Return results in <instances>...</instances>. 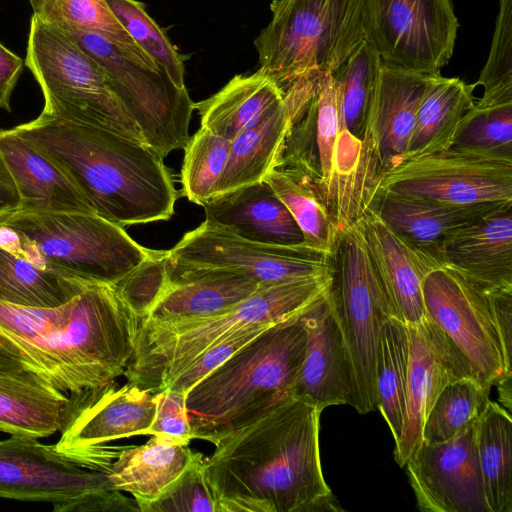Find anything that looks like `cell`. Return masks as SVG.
<instances>
[{"label":"cell","instance_id":"cell-1","mask_svg":"<svg viewBox=\"0 0 512 512\" xmlns=\"http://www.w3.org/2000/svg\"><path fill=\"white\" fill-rule=\"evenodd\" d=\"M321 412L292 394L219 438L203 458L217 512L341 510L322 472Z\"/></svg>","mask_w":512,"mask_h":512},{"label":"cell","instance_id":"cell-2","mask_svg":"<svg viewBox=\"0 0 512 512\" xmlns=\"http://www.w3.org/2000/svg\"><path fill=\"white\" fill-rule=\"evenodd\" d=\"M142 319L117 285L92 283L57 307L0 301V346L68 394L124 374Z\"/></svg>","mask_w":512,"mask_h":512},{"label":"cell","instance_id":"cell-3","mask_svg":"<svg viewBox=\"0 0 512 512\" xmlns=\"http://www.w3.org/2000/svg\"><path fill=\"white\" fill-rule=\"evenodd\" d=\"M14 128L74 182L101 217L124 227L173 215L179 197L173 174L144 142L42 113Z\"/></svg>","mask_w":512,"mask_h":512},{"label":"cell","instance_id":"cell-4","mask_svg":"<svg viewBox=\"0 0 512 512\" xmlns=\"http://www.w3.org/2000/svg\"><path fill=\"white\" fill-rule=\"evenodd\" d=\"M302 315L263 331L189 389L193 439L214 444L292 395L305 356Z\"/></svg>","mask_w":512,"mask_h":512},{"label":"cell","instance_id":"cell-5","mask_svg":"<svg viewBox=\"0 0 512 512\" xmlns=\"http://www.w3.org/2000/svg\"><path fill=\"white\" fill-rule=\"evenodd\" d=\"M330 276L264 285L221 313L175 321L142 320L135 350L123 375L156 393L197 356L243 330L274 325L303 314L331 287Z\"/></svg>","mask_w":512,"mask_h":512},{"label":"cell","instance_id":"cell-6","mask_svg":"<svg viewBox=\"0 0 512 512\" xmlns=\"http://www.w3.org/2000/svg\"><path fill=\"white\" fill-rule=\"evenodd\" d=\"M366 0H273L254 40L258 70L281 92L333 74L365 42Z\"/></svg>","mask_w":512,"mask_h":512},{"label":"cell","instance_id":"cell-7","mask_svg":"<svg viewBox=\"0 0 512 512\" xmlns=\"http://www.w3.org/2000/svg\"><path fill=\"white\" fill-rule=\"evenodd\" d=\"M281 93L289 124L275 164L308 179L342 228L357 219L367 192L344 151L332 75L294 84Z\"/></svg>","mask_w":512,"mask_h":512},{"label":"cell","instance_id":"cell-8","mask_svg":"<svg viewBox=\"0 0 512 512\" xmlns=\"http://www.w3.org/2000/svg\"><path fill=\"white\" fill-rule=\"evenodd\" d=\"M59 30L102 68L146 145L162 158L185 147L195 110L186 87L177 86L142 48L122 46L99 33Z\"/></svg>","mask_w":512,"mask_h":512},{"label":"cell","instance_id":"cell-9","mask_svg":"<svg viewBox=\"0 0 512 512\" xmlns=\"http://www.w3.org/2000/svg\"><path fill=\"white\" fill-rule=\"evenodd\" d=\"M26 65L44 95L42 114L144 142L102 68L63 32L35 15Z\"/></svg>","mask_w":512,"mask_h":512},{"label":"cell","instance_id":"cell-10","mask_svg":"<svg viewBox=\"0 0 512 512\" xmlns=\"http://www.w3.org/2000/svg\"><path fill=\"white\" fill-rule=\"evenodd\" d=\"M0 222L26 236L55 271L87 283L117 284L158 253L94 212L15 210Z\"/></svg>","mask_w":512,"mask_h":512},{"label":"cell","instance_id":"cell-11","mask_svg":"<svg viewBox=\"0 0 512 512\" xmlns=\"http://www.w3.org/2000/svg\"><path fill=\"white\" fill-rule=\"evenodd\" d=\"M330 293L355 381V410L377 409L376 360L381 331L395 317L357 223L341 228L332 255Z\"/></svg>","mask_w":512,"mask_h":512},{"label":"cell","instance_id":"cell-12","mask_svg":"<svg viewBox=\"0 0 512 512\" xmlns=\"http://www.w3.org/2000/svg\"><path fill=\"white\" fill-rule=\"evenodd\" d=\"M0 498L47 502L55 512H127L134 506L108 472L17 435L0 440Z\"/></svg>","mask_w":512,"mask_h":512},{"label":"cell","instance_id":"cell-13","mask_svg":"<svg viewBox=\"0 0 512 512\" xmlns=\"http://www.w3.org/2000/svg\"><path fill=\"white\" fill-rule=\"evenodd\" d=\"M458 27L450 0H366L365 41L384 65L439 75Z\"/></svg>","mask_w":512,"mask_h":512},{"label":"cell","instance_id":"cell-14","mask_svg":"<svg viewBox=\"0 0 512 512\" xmlns=\"http://www.w3.org/2000/svg\"><path fill=\"white\" fill-rule=\"evenodd\" d=\"M379 192L453 205L512 202V160L450 147L393 164L377 178L371 195Z\"/></svg>","mask_w":512,"mask_h":512},{"label":"cell","instance_id":"cell-15","mask_svg":"<svg viewBox=\"0 0 512 512\" xmlns=\"http://www.w3.org/2000/svg\"><path fill=\"white\" fill-rule=\"evenodd\" d=\"M422 293L426 316L467 360L485 389L490 391L512 373L486 293L441 264L425 275Z\"/></svg>","mask_w":512,"mask_h":512},{"label":"cell","instance_id":"cell-16","mask_svg":"<svg viewBox=\"0 0 512 512\" xmlns=\"http://www.w3.org/2000/svg\"><path fill=\"white\" fill-rule=\"evenodd\" d=\"M169 263L192 268H220L241 273L262 285L330 276L333 262L303 246L250 241L203 222L170 250Z\"/></svg>","mask_w":512,"mask_h":512},{"label":"cell","instance_id":"cell-17","mask_svg":"<svg viewBox=\"0 0 512 512\" xmlns=\"http://www.w3.org/2000/svg\"><path fill=\"white\" fill-rule=\"evenodd\" d=\"M156 409L155 393L132 383L105 385L68 394L56 451L86 463L87 450L111 441L149 435Z\"/></svg>","mask_w":512,"mask_h":512},{"label":"cell","instance_id":"cell-18","mask_svg":"<svg viewBox=\"0 0 512 512\" xmlns=\"http://www.w3.org/2000/svg\"><path fill=\"white\" fill-rule=\"evenodd\" d=\"M476 424L448 441L422 442L406 463L420 510L489 512L477 455Z\"/></svg>","mask_w":512,"mask_h":512},{"label":"cell","instance_id":"cell-19","mask_svg":"<svg viewBox=\"0 0 512 512\" xmlns=\"http://www.w3.org/2000/svg\"><path fill=\"white\" fill-rule=\"evenodd\" d=\"M409 368L405 417L394 458L405 467L422 443L425 418L440 391L450 382L473 377L471 367L447 336L426 316L407 325Z\"/></svg>","mask_w":512,"mask_h":512},{"label":"cell","instance_id":"cell-20","mask_svg":"<svg viewBox=\"0 0 512 512\" xmlns=\"http://www.w3.org/2000/svg\"><path fill=\"white\" fill-rule=\"evenodd\" d=\"M305 356L292 394L323 411L332 405L355 406L352 365L330 290L302 315Z\"/></svg>","mask_w":512,"mask_h":512},{"label":"cell","instance_id":"cell-21","mask_svg":"<svg viewBox=\"0 0 512 512\" xmlns=\"http://www.w3.org/2000/svg\"><path fill=\"white\" fill-rule=\"evenodd\" d=\"M433 76L382 64L364 137V157L374 183L405 156L419 105Z\"/></svg>","mask_w":512,"mask_h":512},{"label":"cell","instance_id":"cell-22","mask_svg":"<svg viewBox=\"0 0 512 512\" xmlns=\"http://www.w3.org/2000/svg\"><path fill=\"white\" fill-rule=\"evenodd\" d=\"M356 221L394 316L406 325L422 321L423 279L440 262L408 244L369 206Z\"/></svg>","mask_w":512,"mask_h":512},{"label":"cell","instance_id":"cell-23","mask_svg":"<svg viewBox=\"0 0 512 512\" xmlns=\"http://www.w3.org/2000/svg\"><path fill=\"white\" fill-rule=\"evenodd\" d=\"M438 261L483 293L512 291V203L449 236Z\"/></svg>","mask_w":512,"mask_h":512},{"label":"cell","instance_id":"cell-24","mask_svg":"<svg viewBox=\"0 0 512 512\" xmlns=\"http://www.w3.org/2000/svg\"><path fill=\"white\" fill-rule=\"evenodd\" d=\"M264 285L236 271L176 266L166 257V280L142 320L175 321L226 311Z\"/></svg>","mask_w":512,"mask_h":512},{"label":"cell","instance_id":"cell-25","mask_svg":"<svg viewBox=\"0 0 512 512\" xmlns=\"http://www.w3.org/2000/svg\"><path fill=\"white\" fill-rule=\"evenodd\" d=\"M511 203L453 205L379 192L371 195L366 206L375 210L408 244L438 260L439 249L449 236Z\"/></svg>","mask_w":512,"mask_h":512},{"label":"cell","instance_id":"cell-26","mask_svg":"<svg viewBox=\"0 0 512 512\" xmlns=\"http://www.w3.org/2000/svg\"><path fill=\"white\" fill-rule=\"evenodd\" d=\"M200 206L205 212V223L244 239L280 246H302V231L264 180L215 195Z\"/></svg>","mask_w":512,"mask_h":512},{"label":"cell","instance_id":"cell-27","mask_svg":"<svg viewBox=\"0 0 512 512\" xmlns=\"http://www.w3.org/2000/svg\"><path fill=\"white\" fill-rule=\"evenodd\" d=\"M89 284L51 268L34 244L0 222V301L26 307L65 304Z\"/></svg>","mask_w":512,"mask_h":512},{"label":"cell","instance_id":"cell-28","mask_svg":"<svg viewBox=\"0 0 512 512\" xmlns=\"http://www.w3.org/2000/svg\"><path fill=\"white\" fill-rule=\"evenodd\" d=\"M0 152L19 195L18 210L94 212L74 182L15 128L0 129Z\"/></svg>","mask_w":512,"mask_h":512},{"label":"cell","instance_id":"cell-29","mask_svg":"<svg viewBox=\"0 0 512 512\" xmlns=\"http://www.w3.org/2000/svg\"><path fill=\"white\" fill-rule=\"evenodd\" d=\"M68 394L36 374L0 367V432L33 438L59 432Z\"/></svg>","mask_w":512,"mask_h":512},{"label":"cell","instance_id":"cell-30","mask_svg":"<svg viewBox=\"0 0 512 512\" xmlns=\"http://www.w3.org/2000/svg\"><path fill=\"white\" fill-rule=\"evenodd\" d=\"M197 454L188 445L152 435L145 444L121 448L108 476L114 488L130 494L144 512Z\"/></svg>","mask_w":512,"mask_h":512},{"label":"cell","instance_id":"cell-31","mask_svg":"<svg viewBox=\"0 0 512 512\" xmlns=\"http://www.w3.org/2000/svg\"><path fill=\"white\" fill-rule=\"evenodd\" d=\"M381 66L378 54L365 41L341 68L331 74L344 151L366 187L371 184V178L364 157V137Z\"/></svg>","mask_w":512,"mask_h":512},{"label":"cell","instance_id":"cell-32","mask_svg":"<svg viewBox=\"0 0 512 512\" xmlns=\"http://www.w3.org/2000/svg\"><path fill=\"white\" fill-rule=\"evenodd\" d=\"M284 104L276 84L261 71L236 75L218 92L194 104L203 128L231 141Z\"/></svg>","mask_w":512,"mask_h":512},{"label":"cell","instance_id":"cell-33","mask_svg":"<svg viewBox=\"0 0 512 512\" xmlns=\"http://www.w3.org/2000/svg\"><path fill=\"white\" fill-rule=\"evenodd\" d=\"M475 87L460 78L434 75L419 105L402 160L450 148L461 119L475 104Z\"/></svg>","mask_w":512,"mask_h":512},{"label":"cell","instance_id":"cell-34","mask_svg":"<svg viewBox=\"0 0 512 512\" xmlns=\"http://www.w3.org/2000/svg\"><path fill=\"white\" fill-rule=\"evenodd\" d=\"M264 181L287 207L303 234L302 246L332 257L341 227L328 204L300 172L275 164Z\"/></svg>","mask_w":512,"mask_h":512},{"label":"cell","instance_id":"cell-35","mask_svg":"<svg viewBox=\"0 0 512 512\" xmlns=\"http://www.w3.org/2000/svg\"><path fill=\"white\" fill-rule=\"evenodd\" d=\"M288 124L284 102L271 115L233 138L215 195L263 181L278 158Z\"/></svg>","mask_w":512,"mask_h":512},{"label":"cell","instance_id":"cell-36","mask_svg":"<svg viewBox=\"0 0 512 512\" xmlns=\"http://www.w3.org/2000/svg\"><path fill=\"white\" fill-rule=\"evenodd\" d=\"M476 447L489 512H512V419L489 400L476 424Z\"/></svg>","mask_w":512,"mask_h":512},{"label":"cell","instance_id":"cell-37","mask_svg":"<svg viewBox=\"0 0 512 512\" xmlns=\"http://www.w3.org/2000/svg\"><path fill=\"white\" fill-rule=\"evenodd\" d=\"M409 368L407 325L396 317L381 331L376 360L377 409L385 419L395 443L401 436L405 417Z\"/></svg>","mask_w":512,"mask_h":512},{"label":"cell","instance_id":"cell-38","mask_svg":"<svg viewBox=\"0 0 512 512\" xmlns=\"http://www.w3.org/2000/svg\"><path fill=\"white\" fill-rule=\"evenodd\" d=\"M490 391L475 378L447 384L431 406L422 429V442L448 441L476 423L489 401Z\"/></svg>","mask_w":512,"mask_h":512},{"label":"cell","instance_id":"cell-39","mask_svg":"<svg viewBox=\"0 0 512 512\" xmlns=\"http://www.w3.org/2000/svg\"><path fill=\"white\" fill-rule=\"evenodd\" d=\"M33 15L58 29L99 33L131 49H141L116 18L106 0H30Z\"/></svg>","mask_w":512,"mask_h":512},{"label":"cell","instance_id":"cell-40","mask_svg":"<svg viewBox=\"0 0 512 512\" xmlns=\"http://www.w3.org/2000/svg\"><path fill=\"white\" fill-rule=\"evenodd\" d=\"M230 141L200 129L188 139L181 170L182 194L201 205L215 195L225 169Z\"/></svg>","mask_w":512,"mask_h":512},{"label":"cell","instance_id":"cell-41","mask_svg":"<svg viewBox=\"0 0 512 512\" xmlns=\"http://www.w3.org/2000/svg\"><path fill=\"white\" fill-rule=\"evenodd\" d=\"M451 147L512 160V103L487 107L474 104L461 119Z\"/></svg>","mask_w":512,"mask_h":512},{"label":"cell","instance_id":"cell-42","mask_svg":"<svg viewBox=\"0 0 512 512\" xmlns=\"http://www.w3.org/2000/svg\"><path fill=\"white\" fill-rule=\"evenodd\" d=\"M110 9L133 40L148 53L179 87L184 83L183 57L168 39L166 33L136 0H106Z\"/></svg>","mask_w":512,"mask_h":512},{"label":"cell","instance_id":"cell-43","mask_svg":"<svg viewBox=\"0 0 512 512\" xmlns=\"http://www.w3.org/2000/svg\"><path fill=\"white\" fill-rule=\"evenodd\" d=\"M475 85L484 88L476 106L512 103V0H500L488 59Z\"/></svg>","mask_w":512,"mask_h":512},{"label":"cell","instance_id":"cell-44","mask_svg":"<svg viewBox=\"0 0 512 512\" xmlns=\"http://www.w3.org/2000/svg\"><path fill=\"white\" fill-rule=\"evenodd\" d=\"M198 452L181 475L144 512H217Z\"/></svg>","mask_w":512,"mask_h":512},{"label":"cell","instance_id":"cell-45","mask_svg":"<svg viewBox=\"0 0 512 512\" xmlns=\"http://www.w3.org/2000/svg\"><path fill=\"white\" fill-rule=\"evenodd\" d=\"M274 325H265L243 330L210 347L197 356L181 373L174 377L165 388L187 393L190 388L207 374L220 366L263 331Z\"/></svg>","mask_w":512,"mask_h":512},{"label":"cell","instance_id":"cell-46","mask_svg":"<svg viewBox=\"0 0 512 512\" xmlns=\"http://www.w3.org/2000/svg\"><path fill=\"white\" fill-rule=\"evenodd\" d=\"M187 393L165 388L155 393L156 409L149 435L188 445L193 439L186 408Z\"/></svg>","mask_w":512,"mask_h":512},{"label":"cell","instance_id":"cell-47","mask_svg":"<svg viewBox=\"0 0 512 512\" xmlns=\"http://www.w3.org/2000/svg\"><path fill=\"white\" fill-rule=\"evenodd\" d=\"M507 363L512 354V291L487 293Z\"/></svg>","mask_w":512,"mask_h":512},{"label":"cell","instance_id":"cell-48","mask_svg":"<svg viewBox=\"0 0 512 512\" xmlns=\"http://www.w3.org/2000/svg\"><path fill=\"white\" fill-rule=\"evenodd\" d=\"M22 67V59L0 43V109L11 110L10 96Z\"/></svg>","mask_w":512,"mask_h":512},{"label":"cell","instance_id":"cell-49","mask_svg":"<svg viewBox=\"0 0 512 512\" xmlns=\"http://www.w3.org/2000/svg\"><path fill=\"white\" fill-rule=\"evenodd\" d=\"M19 208V195L0 152V218Z\"/></svg>","mask_w":512,"mask_h":512},{"label":"cell","instance_id":"cell-50","mask_svg":"<svg viewBox=\"0 0 512 512\" xmlns=\"http://www.w3.org/2000/svg\"><path fill=\"white\" fill-rule=\"evenodd\" d=\"M511 379L512 373H509L498 380V382L495 384L498 388L499 398L503 403V407L507 409L511 408Z\"/></svg>","mask_w":512,"mask_h":512},{"label":"cell","instance_id":"cell-51","mask_svg":"<svg viewBox=\"0 0 512 512\" xmlns=\"http://www.w3.org/2000/svg\"><path fill=\"white\" fill-rule=\"evenodd\" d=\"M0 367L24 369L23 366L19 363V361H17L11 354H9L1 346H0Z\"/></svg>","mask_w":512,"mask_h":512}]
</instances>
